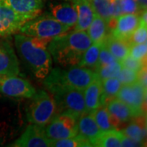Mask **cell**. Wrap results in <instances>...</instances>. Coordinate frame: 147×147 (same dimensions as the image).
Here are the masks:
<instances>
[{
  "instance_id": "cell-1",
  "label": "cell",
  "mask_w": 147,
  "mask_h": 147,
  "mask_svg": "<svg viewBox=\"0 0 147 147\" xmlns=\"http://www.w3.org/2000/svg\"><path fill=\"white\" fill-rule=\"evenodd\" d=\"M92 43L87 32L74 30L53 38L47 48L56 63L72 66L79 65L84 53Z\"/></svg>"
},
{
  "instance_id": "cell-2",
  "label": "cell",
  "mask_w": 147,
  "mask_h": 147,
  "mask_svg": "<svg viewBox=\"0 0 147 147\" xmlns=\"http://www.w3.org/2000/svg\"><path fill=\"white\" fill-rule=\"evenodd\" d=\"M50 41L49 38L22 34L15 36V44L21 57L38 79H44L52 69L53 60L47 48Z\"/></svg>"
},
{
  "instance_id": "cell-3",
  "label": "cell",
  "mask_w": 147,
  "mask_h": 147,
  "mask_svg": "<svg viewBox=\"0 0 147 147\" xmlns=\"http://www.w3.org/2000/svg\"><path fill=\"white\" fill-rule=\"evenodd\" d=\"M96 74L89 68L72 65L65 70L51 69L43 84L49 92L57 88H74L84 91L96 78Z\"/></svg>"
},
{
  "instance_id": "cell-4",
  "label": "cell",
  "mask_w": 147,
  "mask_h": 147,
  "mask_svg": "<svg viewBox=\"0 0 147 147\" xmlns=\"http://www.w3.org/2000/svg\"><path fill=\"white\" fill-rule=\"evenodd\" d=\"M30 98L26 108L27 119L30 123L45 127L57 114L55 101L44 90L35 92Z\"/></svg>"
},
{
  "instance_id": "cell-5",
  "label": "cell",
  "mask_w": 147,
  "mask_h": 147,
  "mask_svg": "<svg viewBox=\"0 0 147 147\" xmlns=\"http://www.w3.org/2000/svg\"><path fill=\"white\" fill-rule=\"evenodd\" d=\"M70 28L49 15H45L30 19L21 26L19 31L26 36L52 39L54 37L67 33Z\"/></svg>"
},
{
  "instance_id": "cell-6",
  "label": "cell",
  "mask_w": 147,
  "mask_h": 147,
  "mask_svg": "<svg viewBox=\"0 0 147 147\" xmlns=\"http://www.w3.org/2000/svg\"><path fill=\"white\" fill-rule=\"evenodd\" d=\"M50 93L53 96L59 113L67 112L77 119L87 113L84 91L74 88H57L50 92Z\"/></svg>"
},
{
  "instance_id": "cell-7",
  "label": "cell",
  "mask_w": 147,
  "mask_h": 147,
  "mask_svg": "<svg viewBox=\"0 0 147 147\" xmlns=\"http://www.w3.org/2000/svg\"><path fill=\"white\" fill-rule=\"evenodd\" d=\"M78 119L67 112L56 114L44 127V131L49 140L73 137L78 134Z\"/></svg>"
},
{
  "instance_id": "cell-8",
  "label": "cell",
  "mask_w": 147,
  "mask_h": 147,
  "mask_svg": "<svg viewBox=\"0 0 147 147\" xmlns=\"http://www.w3.org/2000/svg\"><path fill=\"white\" fill-rule=\"evenodd\" d=\"M36 92L34 88L26 79L17 75H0V93L16 98H30Z\"/></svg>"
},
{
  "instance_id": "cell-9",
  "label": "cell",
  "mask_w": 147,
  "mask_h": 147,
  "mask_svg": "<svg viewBox=\"0 0 147 147\" xmlns=\"http://www.w3.org/2000/svg\"><path fill=\"white\" fill-rule=\"evenodd\" d=\"M35 16L20 14L0 2V37H7L19 31L26 22Z\"/></svg>"
},
{
  "instance_id": "cell-10",
  "label": "cell",
  "mask_w": 147,
  "mask_h": 147,
  "mask_svg": "<svg viewBox=\"0 0 147 147\" xmlns=\"http://www.w3.org/2000/svg\"><path fill=\"white\" fill-rule=\"evenodd\" d=\"M131 108L146 114V88L138 82L122 85L115 96Z\"/></svg>"
},
{
  "instance_id": "cell-11",
  "label": "cell",
  "mask_w": 147,
  "mask_h": 147,
  "mask_svg": "<svg viewBox=\"0 0 147 147\" xmlns=\"http://www.w3.org/2000/svg\"><path fill=\"white\" fill-rule=\"evenodd\" d=\"M140 25L139 14H123L119 16L115 19H111L108 22L109 32L119 39L126 41L131 35V34Z\"/></svg>"
},
{
  "instance_id": "cell-12",
  "label": "cell",
  "mask_w": 147,
  "mask_h": 147,
  "mask_svg": "<svg viewBox=\"0 0 147 147\" xmlns=\"http://www.w3.org/2000/svg\"><path fill=\"white\" fill-rule=\"evenodd\" d=\"M105 105L110 114L112 123L115 128L123 123L129 122L135 117L146 115V114L131 108V106L116 97L109 100Z\"/></svg>"
},
{
  "instance_id": "cell-13",
  "label": "cell",
  "mask_w": 147,
  "mask_h": 147,
  "mask_svg": "<svg viewBox=\"0 0 147 147\" xmlns=\"http://www.w3.org/2000/svg\"><path fill=\"white\" fill-rule=\"evenodd\" d=\"M11 146L50 147V140L45 134L44 127L31 123Z\"/></svg>"
},
{
  "instance_id": "cell-14",
  "label": "cell",
  "mask_w": 147,
  "mask_h": 147,
  "mask_svg": "<svg viewBox=\"0 0 147 147\" xmlns=\"http://www.w3.org/2000/svg\"><path fill=\"white\" fill-rule=\"evenodd\" d=\"M19 61L10 43L0 39V75H18Z\"/></svg>"
},
{
  "instance_id": "cell-15",
  "label": "cell",
  "mask_w": 147,
  "mask_h": 147,
  "mask_svg": "<svg viewBox=\"0 0 147 147\" xmlns=\"http://www.w3.org/2000/svg\"><path fill=\"white\" fill-rule=\"evenodd\" d=\"M47 15L69 27H74L77 22V12L73 4L68 3H51Z\"/></svg>"
},
{
  "instance_id": "cell-16",
  "label": "cell",
  "mask_w": 147,
  "mask_h": 147,
  "mask_svg": "<svg viewBox=\"0 0 147 147\" xmlns=\"http://www.w3.org/2000/svg\"><path fill=\"white\" fill-rule=\"evenodd\" d=\"M77 12V22L74 26L76 31H86L94 18L95 11L89 0H72Z\"/></svg>"
},
{
  "instance_id": "cell-17",
  "label": "cell",
  "mask_w": 147,
  "mask_h": 147,
  "mask_svg": "<svg viewBox=\"0 0 147 147\" xmlns=\"http://www.w3.org/2000/svg\"><path fill=\"white\" fill-rule=\"evenodd\" d=\"M77 127L78 134L87 139L91 143L92 146H93L101 131L91 114L86 113L80 116L77 120Z\"/></svg>"
},
{
  "instance_id": "cell-18",
  "label": "cell",
  "mask_w": 147,
  "mask_h": 147,
  "mask_svg": "<svg viewBox=\"0 0 147 147\" xmlns=\"http://www.w3.org/2000/svg\"><path fill=\"white\" fill-rule=\"evenodd\" d=\"M120 132L127 137L145 144L146 139V115L137 116L129 121V123L122 128Z\"/></svg>"
},
{
  "instance_id": "cell-19",
  "label": "cell",
  "mask_w": 147,
  "mask_h": 147,
  "mask_svg": "<svg viewBox=\"0 0 147 147\" xmlns=\"http://www.w3.org/2000/svg\"><path fill=\"white\" fill-rule=\"evenodd\" d=\"M1 2L23 15L38 16L44 7L43 0H1Z\"/></svg>"
},
{
  "instance_id": "cell-20",
  "label": "cell",
  "mask_w": 147,
  "mask_h": 147,
  "mask_svg": "<svg viewBox=\"0 0 147 147\" xmlns=\"http://www.w3.org/2000/svg\"><path fill=\"white\" fill-rule=\"evenodd\" d=\"M87 113H92L101 105V81L97 77L84 90Z\"/></svg>"
},
{
  "instance_id": "cell-21",
  "label": "cell",
  "mask_w": 147,
  "mask_h": 147,
  "mask_svg": "<svg viewBox=\"0 0 147 147\" xmlns=\"http://www.w3.org/2000/svg\"><path fill=\"white\" fill-rule=\"evenodd\" d=\"M103 43L118 61L123 60L129 54L128 43L126 41L114 37L110 33L106 35L103 40Z\"/></svg>"
},
{
  "instance_id": "cell-22",
  "label": "cell",
  "mask_w": 147,
  "mask_h": 147,
  "mask_svg": "<svg viewBox=\"0 0 147 147\" xmlns=\"http://www.w3.org/2000/svg\"><path fill=\"white\" fill-rule=\"evenodd\" d=\"M86 32L92 42H103L109 33L108 23L102 17L96 14Z\"/></svg>"
},
{
  "instance_id": "cell-23",
  "label": "cell",
  "mask_w": 147,
  "mask_h": 147,
  "mask_svg": "<svg viewBox=\"0 0 147 147\" xmlns=\"http://www.w3.org/2000/svg\"><path fill=\"white\" fill-rule=\"evenodd\" d=\"M102 42H92L82 56L81 61L79 63V66L86 67L89 69H96L98 63L99 54Z\"/></svg>"
},
{
  "instance_id": "cell-24",
  "label": "cell",
  "mask_w": 147,
  "mask_h": 147,
  "mask_svg": "<svg viewBox=\"0 0 147 147\" xmlns=\"http://www.w3.org/2000/svg\"><path fill=\"white\" fill-rule=\"evenodd\" d=\"M90 3L94 9L95 13L102 17L107 23L111 19H115V0H92Z\"/></svg>"
},
{
  "instance_id": "cell-25",
  "label": "cell",
  "mask_w": 147,
  "mask_h": 147,
  "mask_svg": "<svg viewBox=\"0 0 147 147\" xmlns=\"http://www.w3.org/2000/svg\"><path fill=\"white\" fill-rule=\"evenodd\" d=\"M101 81V105H105L108 101L115 98L120 89L122 84L116 77L109 78Z\"/></svg>"
},
{
  "instance_id": "cell-26",
  "label": "cell",
  "mask_w": 147,
  "mask_h": 147,
  "mask_svg": "<svg viewBox=\"0 0 147 147\" xmlns=\"http://www.w3.org/2000/svg\"><path fill=\"white\" fill-rule=\"evenodd\" d=\"M89 114L92 116L96 125L100 128V131H106L115 129V127L112 123L110 114L105 105H100L99 107H97L96 110Z\"/></svg>"
},
{
  "instance_id": "cell-27",
  "label": "cell",
  "mask_w": 147,
  "mask_h": 147,
  "mask_svg": "<svg viewBox=\"0 0 147 147\" xmlns=\"http://www.w3.org/2000/svg\"><path fill=\"white\" fill-rule=\"evenodd\" d=\"M121 136L122 133L120 131L116 130V128L110 131H101L95 142L93 146L120 147Z\"/></svg>"
},
{
  "instance_id": "cell-28",
  "label": "cell",
  "mask_w": 147,
  "mask_h": 147,
  "mask_svg": "<svg viewBox=\"0 0 147 147\" xmlns=\"http://www.w3.org/2000/svg\"><path fill=\"white\" fill-rule=\"evenodd\" d=\"M92 145L87 139L77 134L69 138L50 140V147H91Z\"/></svg>"
},
{
  "instance_id": "cell-29",
  "label": "cell",
  "mask_w": 147,
  "mask_h": 147,
  "mask_svg": "<svg viewBox=\"0 0 147 147\" xmlns=\"http://www.w3.org/2000/svg\"><path fill=\"white\" fill-rule=\"evenodd\" d=\"M122 65L119 61H116L112 63L107 64L100 67L95 69L94 71L96 74L97 78L100 80H104L109 78L117 77L120 71Z\"/></svg>"
},
{
  "instance_id": "cell-30",
  "label": "cell",
  "mask_w": 147,
  "mask_h": 147,
  "mask_svg": "<svg viewBox=\"0 0 147 147\" xmlns=\"http://www.w3.org/2000/svg\"><path fill=\"white\" fill-rule=\"evenodd\" d=\"M121 13L123 14H139L142 12V8L137 0H118Z\"/></svg>"
},
{
  "instance_id": "cell-31",
  "label": "cell",
  "mask_w": 147,
  "mask_h": 147,
  "mask_svg": "<svg viewBox=\"0 0 147 147\" xmlns=\"http://www.w3.org/2000/svg\"><path fill=\"white\" fill-rule=\"evenodd\" d=\"M137 77H138V72H136L131 69L122 66L120 71L116 78L119 79V81L122 85H127L137 82Z\"/></svg>"
},
{
  "instance_id": "cell-32",
  "label": "cell",
  "mask_w": 147,
  "mask_h": 147,
  "mask_svg": "<svg viewBox=\"0 0 147 147\" xmlns=\"http://www.w3.org/2000/svg\"><path fill=\"white\" fill-rule=\"evenodd\" d=\"M129 56L138 60L146 61L147 43H132L129 44Z\"/></svg>"
},
{
  "instance_id": "cell-33",
  "label": "cell",
  "mask_w": 147,
  "mask_h": 147,
  "mask_svg": "<svg viewBox=\"0 0 147 147\" xmlns=\"http://www.w3.org/2000/svg\"><path fill=\"white\" fill-rule=\"evenodd\" d=\"M147 41V26L146 25H139L127 40V43H143Z\"/></svg>"
},
{
  "instance_id": "cell-34",
  "label": "cell",
  "mask_w": 147,
  "mask_h": 147,
  "mask_svg": "<svg viewBox=\"0 0 147 147\" xmlns=\"http://www.w3.org/2000/svg\"><path fill=\"white\" fill-rule=\"evenodd\" d=\"M119 61H120L122 66L131 69L136 72H139L144 66L146 65V61L138 60L136 58H133L129 55H127L126 57H124Z\"/></svg>"
},
{
  "instance_id": "cell-35",
  "label": "cell",
  "mask_w": 147,
  "mask_h": 147,
  "mask_svg": "<svg viewBox=\"0 0 147 147\" xmlns=\"http://www.w3.org/2000/svg\"><path fill=\"white\" fill-rule=\"evenodd\" d=\"M116 61H118V60L110 53V51L107 49V47H105V45H104V43L102 42L96 68L100 67V66H102V65H107V64L112 63V62Z\"/></svg>"
},
{
  "instance_id": "cell-36",
  "label": "cell",
  "mask_w": 147,
  "mask_h": 147,
  "mask_svg": "<svg viewBox=\"0 0 147 147\" xmlns=\"http://www.w3.org/2000/svg\"><path fill=\"white\" fill-rule=\"evenodd\" d=\"M121 146L123 147H139L143 146L144 145L140 143V142H137L133 139H131L130 137H127L124 135L122 134L121 136Z\"/></svg>"
},
{
  "instance_id": "cell-37",
  "label": "cell",
  "mask_w": 147,
  "mask_h": 147,
  "mask_svg": "<svg viewBox=\"0 0 147 147\" xmlns=\"http://www.w3.org/2000/svg\"><path fill=\"white\" fill-rule=\"evenodd\" d=\"M137 82L140 84H142L144 88H147V72L146 65L138 72V77H137Z\"/></svg>"
},
{
  "instance_id": "cell-38",
  "label": "cell",
  "mask_w": 147,
  "mask_h": 147,
  "mask_svg": "<svg viewBox=\"0 0 147 147\" xmlns=\"http://www.w3.org/2000/svg\"><path fill=\"white\" fill-rule=\"evenodd\" d=\"M137 3H139V6H140V7L142 8V10L146 9V6H147L146 0H137Z\"/></svg>"
},
{
  "instance_id": "cell-39",
  "label": "cell",
  "mask_w": 147,
  "mask_h": 147,
  "mask_svg": "<svg viewBox=\"0 0 147 147\" xmlns=\"http://www.w3.org/2000/svg\"><path fill=\"white\" fill-rule=\"evenodd\" d=\"M0 2H1V0H0Z\"/></svg>"
},
{
  "instance_id": "cell-40",
  "label": "cell",
  "mask_w": 147,
  "mask_h": 147,
  "mask_svg": "<svg viewBox=\"0 0 147 147\" xmlns=\"http://www.w3.org/2000/svg\"><path fill=\"white\" fill-rule=\"evenodd\" d=\"M90 1H92V0H90Z\"/></svg>"
}]
</instances>
